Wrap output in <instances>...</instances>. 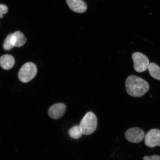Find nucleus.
<instances>
[{
    "label": "nucleus",
    "instance_id": "obj_4",
    "mask_svg": "<svg viewBox=\"0 0 160 160\" xmlns=\"http://www.w3.org/2000/svg\"><path fill=\"white\" fill-rule=\"evenodd\" d=\"M132 59L134 63V69L138 72H142L148 69L149 60L143 54L139 52L134 53L132 55Z\"/></svg>",
    "mask_w": 160,
    "mask_h": 160
},
{
    "label": "nucleus",
    "instance_id": "obj_1",
    "mask_svg": "<svg viewBox=\"0 0 160 160\" xmlns=\"http://www.w3.org/2000/svg\"><path fill=\"white\" fill-rule=\"evenodd\" d=\"M125 87L128 93L134 97L145 95L149 89V84L145 80L135 75L129 76L127 78Z\"/></svg>",
    "mask_w": 160,
    "mask_h": 160
},
{
    "label": "nucleus",
    "instance_id": "obj_6",
    "mask_svg": "<svg viewBox=\"0 0 160 160\" xmlns=\"http://www.w3.org/2000/svg\"><path fill=\"white\" fill-rule=\"evenodd\" d=\"M145 143L150 148L160 147V130L157 129L150 130L145 136Z\"/></svg>",
    "mask_w": 160,
    "mask_h": 160
},
{
    "label": "nucleus",
    "instance_id": "obj_14",
    "mask_svg": "<svg viewBox=\"0 0 160 160\" xmlns=\"http://www.w3.org/2000/svg\"><path fill=\"white\" fill-rule=\"evenodd\" d=\"M8 11V8L7 6L0 4V18H3V14L7 13Z\"/></svg>",
    "mask_w": 160,
    "mask_h": 160
},
{
    "label": "nucleus",
    "instance_id": "obj_8",
    "mask_svg": "<svg viewBox=\"0 0 160 160\" xmlns=\"http://www.w3.org/2000/svg\"><path fill=\"white\" fill-rule=\"evenodd\" d=\"M66 2L72 11L78 13H84L87 6L83 0H66Z\"/></svg>",
    "mask_w": 160,
    "mask_h": 160
},
{
    "label": "nucleus",
    "instance_id": "obj_12",
    "mask_svg": "<svg viewBox=\"0 0 160 160\" xmlns=\"http://www.w3.org/2000/svg\"><path fill=\"white\" fill-rule=\"evenodd\" d=\"M69 135L72 138L78 139L82 137L83 133L79 125H75L70 128L68 131Z\"/></svg>",
    "mask_w": 160,
    "mask_h": 160
},
{
    "label": "nucleus",
    "instance_id": "obj_3",
    "mask_svg": "<svg viewBox=\"0 0 160 160\" xmlns=\"http://www.w3.org/2000/svg\"><path fill=\"white\" fill-rule=\"evenodd\" d=\"M37 66L31 62L25 64L19 70L18 77L20 81L23 83L28 82L34 78L37 75Z\"/></svg>",
    "mask_w": 160,
    "mask_h": 160
},
{
    "label": "nucleus",
    "instance_id": "obj_2",
    "mask_svg": "<svg viewBox=\"0 0 160 160\" xmlns=\"http://www.w3.org/2000/svg\"><path fill=\"white\" fill-rule=\"evenodd\" d=\"M97 125L98 120L96 115L92 112H89L82 119L79 126L83 134L89 135L96 131Z\"/></svg>",
    "mask_w": 160,
    "mask_h": 160
},
{
    "label": "nucleus",
    "instance_id": "obj_9",
    "mask_svg": "<svg viewBox=\"0 0 160 160\" xmlns=\"http://www.w3.org/2000/svg\"><path fill=\"white\" fill-rule=\"evenodd\" d=\"M27 39L21 32L17 31L11 34V42L13 47H21L24 45Z\"/></svg>",
    "mask_w": 160,
    "mask_h": 160
},
{
    "label": "nucleus",
    "instance_id": "obj_11",
    "mask_svg": "<svg viewBox=\"0 0 160 160\" xmlns=\"http://www.w3.org/2000/svg\"><path fill=\"white\" fill-rule=\"evenodd\" d=\"M150 75L154 78L160 81V67L154 63H151L148 68Z\"/></svg>",
    "mask_w": 160,
    "mask_h": 160
},
{
    "label": "nucleus",
    "instance_id": "obj_10",
    "mask_svg": "<svg viewBox=\"0 0 160 160\" xmlns=\"http://www.w3.org/2000/svg\"><path fill=\"white\" fill-rule=\"evenodd\" d=\"M15 60L12 56L5 55L0 58V66L5 70H9L14 65Z\"/></svg>",
    "mask_w": 160,
    "mask_h": 160
},
{
    "label": "nucleus",
    "instance_id": "obj_7",
    "mask_svg": "<svg viewBox=\"0 0 160 160\" xmlns=\"http://www.w3.org/2000/svg\"><path fill=\"white\" fill-rule=\"evenodd\" d=\"M66 110L64 104L58 103L52 106L48 111L49 117L53 119H59L64 114Z\"/></svg>",
    "mask_w": 160,
    "mask_h": 160
},
{
    "label": "nucleus",
    "instance_id": "obj_15",
    "mask_svg": "<svg viewBox=\"0 0 160 160\" xmlns=\"http://www.w3.org/2000/svg\"><path fill=\"white\" fill-rule=\"evenodd\" d=\"M143 160H160V156L159 155H152L148 157L145 156L143 158Z\"/></svg>",
    "mask_w": 160,
    "mask_h": 160
},
{
    "label": "nucleus",
    "instance_id": "obj_13",
    "mask_svg": "<svg viewBox=\"0 0 160 160\" xmlns=\"http://www.w3.org/2000/svg\"><path fill=\"white\" fill-rule=\"evenodd\" d=\"M11 34L8 35L5 40L3 43V48L5 50L8 51L14 47L11 42Z\"/></svg>",
    "mask_w": 160,
    "mask_h": 160
},
{
    "label": "nucleus",
    "instance_id": "obj_5",
    "mask_svg": "<svg viewBox=\"0 0 160 160\" xmlns=\"http://www.w3.org/2000/svg\"><path fill=\"white\" fill-rule=\"evenodd\" d=\"M126 139L128 141L133 143H138L145 138L144 132L140 128H132L127 130L125 133Z\"/></svg>",
    "mask_w": 160,
    "mask_h": 160
}]
</instances>
